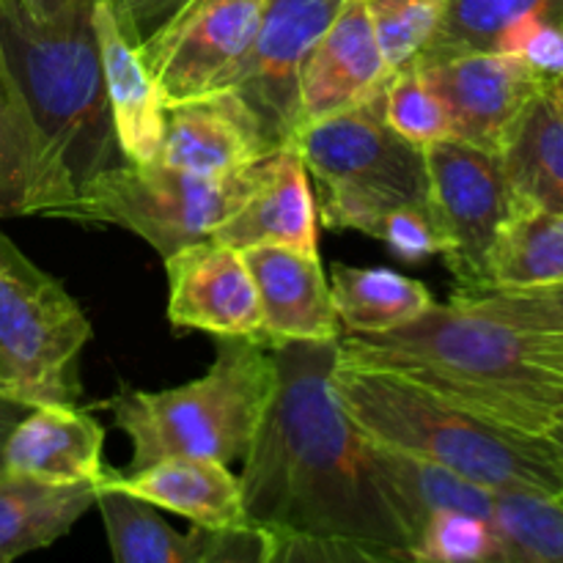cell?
Listing matches in <instances>:
<instances>
[{
    "instance_id": "1",
    "label": "cell",
    "mask_w": 563,
    "mask_h": 563,
    "mask_svg": "<svg viewBox=\"0 0 563 563\" xmlns=\"http://www.w3.org/2000/svg\"><path fill=\"white\" fill-rule=\"evenodd\" d=\"M339 341L269 346L273 396L242 456L245 520L267 533L352 539L410 553L372 443L333 394Z\"/></svg>"
},
{
    "instance_id": "2",
    "label": "cell",
    "mask_w": 563,
    "mask_h": 563,
    "mask_svg": "<svg viewBox=\"0 0 563 563\" xmlns=\"http://www.w3.org/2000/svg\"><path fill=\"white\" fill-rule=\"evenodd\" d=\"M339 361L405 374L462 410L542 438L563 412V328L515 291L456 289L421 319L341 335Z\"/></svg>"
},
{
    "instance_id": "3",
    "label": "cell",
    "mask_w": 563,
    "mask_h": 563,
    "mask_svg": "<svg viewBox=\"0 0 563 563\" xmlns=\"http://www.w3.org/2000/svg\"><path fill=\"white\" fill-rule=\"evenodd\" d=\"M333 394L363 438L383 449L443 465L493 493L563 495L542 438L495 427L405 374L339 361Z\"/></svg>"
},
{
    "instance_id": "4",
    "label": "cell",
    "mask_w": 563,
    "mask_h": 563,
    "mask_svg": "<svg viewBox=\"0 0 563 563\" xmlns=\"http://www.w3.org/2000/svg\"><path fill=\"white\" fill-rule=\"evenodd\" d=\"M0 58L75 196L126 163L110 119L91 16L42 22L20 0H0Z\"/></svg>"
},
{
    "instance_id": "5",
    "label": "cell",
    "mask_w": 563,
    "mask_h": 563,
    "mask_svg": "<svg viewBox=\"0 0 563 563\" xmlns=\"http://www.w3.org/2000/svg\"><path fill=\"white\" fill-rule=\"evenodd\" d=\"M275 385L273 352L262 339H218L212 366L165 390H121L108 401L132 445L124 473L168 456L231 465L251 449Z\"/></svg>"
},
{
    "instance_id": "6",
    "label": "cell",
    "mask_w": 563,
    "mask_h": 563,
    "mask_svg": "<svg viewBox=\"0 0 563 563\" xmlns=\"http://www.w3.org/2000/svg\"><path fill=\"white\" fill-rule=\"evenodd\" d=\"M385 88L297 132L295 148L317 185L313 198L324 229L372 236L385 214L432 198L427 148L388 124Z\"/></svg>"
},
{
    "instance_id": "7",
    "label": "cell",
    "mask_w": 563,
    "mask_h": 563,
    "mask_svg": "<svg viewBox=\"0 0 563 563\" xmlns=\"http://www.w3.org/2000/svg\"><path fill=\"white\" fill-rule=\"evenodd\" d=\"M91 335L80 302L0 231V394L27 407L77 405Z\"/></svg>"
},
{
    "instance_id": "8",
    "label": "cell",
    "mask_w": 563,
    "mask_h": 563,
    "mask_svg": "<svg viewBox=\"0 0 563 563\" xmlns=\"http://www.w3.org/2000/svg\"><path fill=\"white\" fill-rule=\"evenodd\" d=\"M256 163L231 176H198L163 163H121L77 192L58 220L115 225L165 258L212 236L253 185Z\"/></svg>"
},
{
    "instance_id": "9",
    "label": "cell",
    "mask_w": 563,
    "mask_h": 563,
    "mask_svg": "<svg viewBox=\"0 0 563 563\" xmlns=\"http://www.w3.org/2000/svg\"><path fill=\"white\" fill-rule=\"evenodd\" d=\"M427 165L432 203L449 234L445 264L460 289H484L489 253L517 207L500 154L451 137L427 148Z\"/></svg>"
},
{
    "instance_id": "10",
    "label": "cell",
    "mask_w": 563,
    "mask_h": 563,
    "mask_svg": "<svg viewBox=\"0 0 563 563\" xmlns=\"http://www.w3.org/2000/svg\"><path fill=\"white\" fill-rule=\"evenodd\" d=\"M346 0H262L256 36L234 88L269 146H291L300 132V77L308 55Z\"/></svg>"
},
{
    "instance_id": "11",
    "label": "cell",
    "mask_w": 563,
    "mask_h": 563,
    "mask_svg": "<svg viewBox=\"0 0 563 563\" xmlns=\"http://www.w3.org/2000/svg\"><path fill=\"white\" fill-rule=\"evenodd\" d=\"M258 16L262 0H190L163 33L137 47L165 102L234 88Z\"/></svg>"
},
{
    "instance_id": "12",
    "label": "cell",
    "mask_w": 563,
    "mask_h": 563,
    "mask_svg": "<svg viewBox=\"0 0 563 563\" xmlns=\"http://www.w3.org/2000/svg\"><path fill=\"white\" fill-rule=\"evenodd\" d=\"M418 66V64H412ZM449 113L456 141L500 154L548 80L504 53H462L418 66Z\"/></svg>"
},
{
    "instance_id": "13",
    "label": "cell",
    "mask_w": 563,
    "mask_h": 563,
    "mask_svg": "<svg viewBox=\"0 0 563 563\" xmlns=\"http://www.w3.org/2000/svg\"><path fill=\"white\" fill-rule=\"evenodd\" d=\"M165 273L170 324L214 339H262V306L242 251L209 236L165 258Z\"/></svg>"
},
{
    "instance_id": "14",
    "label": "cell",
    "mask_w": 563,
    "mask_h": 563,
    "mask_svg": "<svg viewBox=\"0 0 563 563\" xmlns=\"http://www.w3.org/2000/svg\"><path fill=\"white\" fill-rule=\"evenodd\" d=\"M390 75L366 3L346 0L302 66L300 130L366 102Z\"/></svg>"
},
{
    "instance_id": "15",
    "label": "cell",
    "mask_w": 563,
    "mask_h": 563,
    "mask_svg": "<svg viewBox=\"0 0 563 563\" xmlns=\"http://www.w3.org/2000/svg\"><path fill=\"white\" fill-rule=\"evenodd\" d=\"M273 152L251 108L225 88L168 104L157 163L198 176H231Z\"/></svg>"
},
{
    "instance_id": "16",
    "label": "cell",
    "mask_w": 563,
    "mask_h": 563,
    "mask_svg": "<svg viewBox=\"0 0 563 563\" xmlns=\"http://www.w3.org/2000/svg\"><path fill=\"white\" fill-rule=\"evenodd\" d=\"M212 240L236 251L284 245L302 253H319L317 198L295 143L258 159L251 190L212 231Z\"/></svg>"
},
{
    "instance_id": "17",
    "label": "cell",
    "mask_w": 563,
    "mask_h": 563,
    "mask_svg": "<svg viewBox=\"0 0 563 563\" xmlns=\"http://www.w3.org/2000/svg\"><path fill=\"white\" fill-rule=\"evenodd\" d=\"M242 256L258 291L264 344L341 339L333 291L324 278L319 253L256 245L242 251Z\"/></svg>"
},
{
    "instance_id": "18",
    "label": "cell",
    "mask_w": 563,
    "mask_h": 563,
    "mask_svg": "<svg viewBox=\"0 0 563 563\" xmlns=\"http://www.w3.org/2000/svg\"><path fill=\"white\" fill-rule=\"evenodd\" d=\"M5 473L49 484H99L108 476L104 429L77 405L31 407L3 454Z\"/></svg>"
},
{
    "instance_id": "19",
    "label": "cell",
    "mask_w": 563,
    "mask_h": 563,
    "mask_svg": "<svg viewBox=\"0 0 563 563\" xmlns=\"http://www.w3.org/2000/svg\"><path fill=\"white\" fill-rule=\"evenodd\" d=\"M91 20L99 44V60H102L110 119H113L121 154L126 163H154L163 146L168 102L146 60L121 31L108 0H97Z\"/></svg>"
},
{
    "instance_id": "20",
    "label": "cell",
    "mask_w": 563,
    "mask_h": 563,
    "mask_svg": "<svg viewBox=\"0 0 563 563\" xmlns=\"http://www.w3.org/2000/svg\"><path fill=\"white\" fill-rule=\"evenodd\" d=\"M102 482L146 500L154 509L185 517L203 531H231L247 526L240 476H234L223 462L168 456L137 473L110 471Z\"/></svg>"
},
{
    "instance_id": "21",
    "label": "cell",
    "mask_w": 563,
    "mask_h": 563,
    "mask_svg": "<svg viewBox=\"0 0 563 563\" xmlns=\"http://www.w3.org/2000/svg\"><path fill=\"white\" fill-rule=\"evenodd\" d=\"M71 198L0 58V218H58Z\"/></svg>"
},
{
    "instance_id": "22",
    "label": "cell",
    "mask_w": 563,
    "mask_h": 563,
    "mask_svg": "<svg viewBox=\"0 0 563 563\" xmlns=\"http://www.w3.org/2000/svg\"><path fill=\"white\" fill-rule=\"evenodd\" d=\"M99 484H49L38 478L0 476V563L49 548L97 506Z\"/></svg>"
},
{
    "instance_id": "23",
    "label": "cell",
    "mask_w": 563,
    "mask_h": 563,
    "mask_svg": "<svg viewBox=\"0 0 563 563\" xmlns=\"http://www.w3.org/2000/svg\"><path fill=\"white\" fill-rule=\"evenodd\" d=\"M372 456L379 478H383L385 489H388L390 500H394L396 511L405 522L410 550L416 544L423 520L434 511H467V515L495 520V495L498 493H493V489L467 482L465 476L449 471V467L383 449L377 443H372Z\"/></svg>"
},
{
    "instance_id": "24",
    "label": "cell",
    "mask_w": 563,
    "mask_h": 563,
    "mask_svg": "<svg viewBox=\"0 0 563 563\" xmlns=\"http://www.w3.org/2000/svg\"><path fill=\"white\" fill-rule=\"evenodd\" d=\"M330 291L346 335H377L405 328L438 302L421 280L385 267L333 264Z\"/></svg>"
},
{
    "instance_id": "25",
    "label": "cell",
    "mask_w": 563,
    "mask_h": 563,
    "mask_svg": "<svg viewBox=\"0 0 563 563\" xmlns=\"http://www.w3.org/2000/svg\"><path fill=\"white\" fill-rule=\"evenodd\" d=\"M515 203L563 212V110L539 93L500 152Z\"/></svg>"
},
{
    "instance_id": "26",
    "label": "cell",
    "mask_w": 563,
    "mask_h": 563,
    "mask_svg": "<svg viewBox=\"0 0 563 563\" xmlns=\"http://www.w3.org/2000/svg\"><path fill=\"white\" fill-rule=\"evenodd\" d=\"M559 284H563V212L517 203L489 253L484 289L531 291Z\"/></svg>"
},
{
    "instance_id": "27",
    "label": "cell",
    "mask_w": 563,
    "mask_h": 563,
    "mask_svg": "<svg viewBox=\"0 0 563 563\" xmlns=\"http://www.w3.org/2000/svg\"><path fill=\"white\" fill-rule=\"evenodd\" d=\"M97 509L108 531L113 563H196L209 531L179 533L152 504L99 482Z\"/></svg>"
},
{
    "instance_id": "28",
    "label": "cell",
    "mask_w": 563,
    "mask_h": 563,
    "mask_svg": "<svg viewBox=\"0 0 563 563\" xmlns=\"http://www.w3.org/2000/svg\"><path fill=\"white\" fill-rule=\"evenodd\" d=\"M533 16L563 22V0H451L440 27L412 64H432L462 53H495L509 27Z\"/></svg>"
},
{
    "instance_id": "29",
    "label": "cell",
    "mask_w": 563,
    "mask_h": 563,
    "mask_svg": "<svg viewBox=\"0 0 563 563\" xmlns=\"http://www.w3.org/2000/svg\"><path fill=\"white\" fill-rule=\"evenodd\" d=\"M495 526L511 563H563V495L498 493Z\"/></svg>"
},
{
    "instance_id": "30",
    "label": "cell",
    "mask_w": 563,
    "mask_h": 563,
    "mask_svg": "<svg viewBox=\"0 0 563 563\" xmlns=\"http://www.w3.org/2000/svg\"><path fill=\"white\" fill-rule=\"evenodd\" d=\"M416 563H511L495 520L467 511H434L410 550Z\"/></svg>"
},
{
    "instance_id": "31",
    "label": "cell",
    "mask_w": 563,
    "mask_h": 563,
    "mask_svg": "<svg viewBox=\"0 0 563 563\" xmlns=\"http://www.w3.org/2000/svg\"><path fill=\"white\" fill-rule=\"evenodd\" d=\"M390 69H405L418 58L443 22L451 0H363Z\"/></svg>"
},
{
    "instance_id": "32",
    "label": "cell",
    "mask_w": 563,
    "mask_h": 563,
    "mask_svg": "<svg viewBox=\"0 0 563 563\" xmlns=\"http://www.w3.org/2000/svg\"><path fill=\"white\" fill-rule=\"evenodd\" d=\"M385 119L401 137L421 148L454 137L445 104L412 64L390 75L385 88Z\"/></svg>"
},
{
    "instance_id": "33",
    "label": "cell",
    "mask_w": 563,
    "mask_h": 563,
    "mask_svg": "<svg viewBox=\"0 0 563 563\" xmlns=\"http://www.w3.org/2000/svg\"><path fill=\"white\" fill-rule=\"evenodd\" d=\"M372 240L385 242L401 262H423L429 256H445L449 251V234L432 198L385 214L372 231Z\"/></svg>"
},
{
    "instance_id": "34",
    "label": "cell",
    "mask_w": 563,
    "mask_h": 563,
    "mask_svg": "<svg viewBox=\"0 0 563 563\" xmlns=\"http://www.w3.org/2000/svg\"><path fill=\"white\" fill-rule=\"evenodd\" d=\"M269 563H416L410 553L352 542V539H319L273 533Z\"/></svg>"
},
{
    "instance_id": "35",
    "label": "cell",
    "mask_w": 563,
    "mask_h": 563,
    "mask_svg": "<svg viewBox=\"0 0 563 563\" xmlns=\"http://www.w3.org/2000/svg\"><path fill=\"white\" fill-rule=\"evenodd\" d=\"M495 53L515 55L550 86L563 77V22L542 20V16L520 22L500 36Z\"/></svg>"
},
{
    "instance_id": "36",
    "label": "cell",
    "mask_w": 563,
    "mask_h": 563,
    "mask_svg": "<svg viewBox=\"0 0 563 563\" xmlns=\"http://www.w3.org/2000/svg\"><path fill=\"white\" fill-rule=\"evenodd\" d=\"M108 3L124 36L135 47H143L174 22L190 0H108Z\"/></svg>"
},
{
    "instance_id": "37",
    "label": "cell",
    "mask_w": 563,
    "mask_h": 563,
    "mask_svg": "<svg viewBox=\"0 0 563 563\" xmlns=\"http://www.w3.org/2000/svg\"><path fill=\"white\" fill-rule=\"evenodd\" d=\"M269 555H273V533L245 526L231 531H209L196 563H269Z\"/></svg>"
},
{
    "instance_id": "38",
    "label": "cell",
    "mask_w": 563,
    "mask_h": 563,
    "mask_svg": "<svg viewBox=\"0 0 563 563\" xmlns=\"http://www.w3.org/2000/svg\"><path fill=\"white\" fill-rule=\"evenodd\" d=\"M20 3L42 22H69L91 16L97 0H20Z\"/></svg>"
},
{
    "instance_id": "39",
    "label": "cell",
    "mask_w": 563,
    "mask_h": 563,
    "mask_svg": "<svg viewBox=\"0 0 563 563\" xmlns=\"http://www.w3.org/2000/svg\"><path fill=\"white\" fill-rule=\"evenodd\" d=\"M526 306H531L533 311L542 319H548L550 324H559L563 328V284L548 286V289H531V291H515Z\"/></svg>"
},
{
    "instance_id": "40",
    "label": "cell",
    "mask_w": 563,
    "mask_h": 563,
    "mask_svg": "<svg viewBox=\"0 0 563 563\" xmlns=\"http://www.w3.org/2000/svg\"><path fill=\"white\" fill-rule=\"evenodd\" d=\"M27 410H31L27 405H22V401L11 399V396L0 394V476L5 473L3 454H5V443H9V434L14 432V427L20 423V418L25 416Z\"/></svg>"
},
{
    "instance_id": "41",
    "label": "cell",
    "mask_w": 563,
    "mask_h": 563,
    "mask_svg": "<svg viewBox=\"0 0 563 563\" xmlns=\"http://www.w3.org/2000/svg\"><path fill=\"white\" fill-rule=\"evenodd\" d=\"M542 440H544V445H548L550 456H553L555 471H559L561 484H563V412H561L559 421H555L553 427L542 434Z\"/></svg>"
},
{
    "instance_id": "42",
    "label": "cell",
    "mask_w": 563,
    "mask_h": 563,
    "mask_svg": "<svg viewBox=\"0 0 563 563\" xmlns=\"http://www.w3.org/2000/svg\"><path fill=\"white\" fill-rule=\"evenodd\" d=\"M548 93H550V99H553L555 104H559V108L563 110V77L561 80H553L548 86Z\"/></svg>"
}]
</instances>
